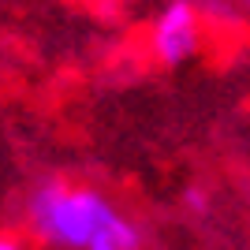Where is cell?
Here are the masks:
<instances>
[{"mask_svg": "<svg viewBox=\"0 0 250 250\" xmlns=\"http://www.w3.org/2000/svg\"><path fill=\"white\" fill-rule=\"evenodd\" d=\"M0 250H38L22 231H11V228H0Z\"/></svg>", "mask_w": 250, "mask_h": 250, "instance_id": "4", "label": "cell"}, {"mask_svg": "<svg viewBox=\"0 0 250 250\" xmlns=\"http://www.w3.org/2000/svg\"><path fill=\"white\" fill-rule=\"evenodd\" d=\"M22 235L42 250H142L146 235L101 187L67 176L38 179L22 198Z\"/></svg>", "mask_w": 250, "mask_h": 250, "instance_id": "1", "label": "cell"}, {"mask_svg": "<svg viewBox=\"0 0 250 250\" xmlns=\"http://www.w3.org/2000/svg\"><path fill=\"white\" fill-rule=\"evenodd\" d=\"M206 22L190 0H168L149 22V56L161 67H183L202 52Z\"/></svg>", "mask_w": 250, "mask_h": 250, "instance_id": "2", "label": "cell"}, {"mask_svg": "<svg viewBox=\"0 0 250 250\" xmlns=\"http://www.w3.org/2000/svg\"><path fill=\"white\" fill-rule=\"evenodd\" d=\"M94 250H116V247H94Z\"/></svg>", "mask_w": 250, "mask_h": 250, "instance_id": "5", "label": "cell"}, {"mask_svg": "<svg viewBox=\"0 0 250 250\" xmlns=\"http://www.w3.org/2000/svg\"><path fill=\"white\" fill-rule=\"evenodd\" d=\"M183 206H187L194 217H206L213 202H209V194H206L202 187H190V190H183Z\"/></svg>", "mask_w": 250, "mask_h": 250, "instance_id": "3", "label": "cell"}]
</instances>
